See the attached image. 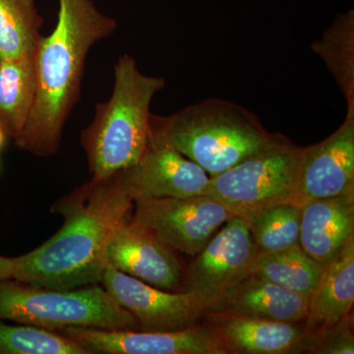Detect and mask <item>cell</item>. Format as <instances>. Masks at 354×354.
Instances as JSON below:
<instances>
[{"mask_svg":"<svg viewBox=\"0 0 354 354\" xmlns=\"http://www.w3.org/2000/svg\"><path fill=\"white\" fill-rule=\"evenodd\" d=\"M134 201L115 176L92 180L62 197L51 213L62 216L59 230L31 252L17 257L14 279L66 290L99 285L111 237L132 218Z\"/></svg>","mask_w":354,"mask_h":354,"instance_id":"cell-1","label":"cell"},{"mask_svg":"<svg viewBox=\"0 0 354 354\" xmlns=\"http://www.w3.org/2000/svg\"><path fill=\"white\" fill-rule=\"evenodd\" d=\"M58 20L35 50L36 97L16 147L50 157L59 149L62 131L80 100L86 58L92 46L115 32L118 23L93 0H58Z\"/></svg>","mask_w":354,"mask_h":354,"instance_id":"cell-2","label":"cell"},{"mask_svg":"<svg viewBox=\"0 0 354 354\" xmlns=\"http://www.w3.org/2000/svg\"><path fill=\"white\" fill-rule=\"evenodd\" d=\"M274 137L255 113L227 100L206 99L171 115L150 118V139L171 146L209 177L257 153Z\"/></svg>","mask_w":354,"mask_h":354,"instance_id":"cell-3","label":"cell"},{"mask_svg":"<svg viewBox=\"0 0 354 354\" xmlns=\"http://www.w3.org/2000/svg\"><path fill=\"white\" fill-rule=\"evenodd\" d=\"M165 86L162 77L147 76L136 60L121 55L114 66L113 94L95 104L81 144L92 180H106L139 162L150 137V106Z\"/></svg>","mask_w":354,"mask_h":354,"instance_id":"cell-4","label":"cell"},{"mask_svg":"<svg viewBox=\"0 0 354 354\" xmlns=\"http://www.w3.org/2000/svg\"><path fill=\"white\" fill-rule=\"evenodd\" d=\"M0 320L51 330L68 327L139 330L134 317L102 286L59 290L14 279L0 281Z\"/></svg>","mask_w":354,"mask_h":354,"instance_id":"cell-5","label":"cell"},{"mask_svg":"<svg viewBox=\"0 0 354 354\" xmlns=\"http://www.w3.org/2000/svg\"><path fill=\"white\" fill-rule=\"evenodd\" d=\"M304 148L281 134L264 148L218 176L209 177L205 196L244 221L270 207L297 205ZM298 206V205H297Z\"/></svg>","mask_w":354,"mask_h":354,"instance_id":"cell-6","label":"cell"},{"mask_svg":"<svg viewBox=\"0 0 354 354\" xmlns=\"http://www.w3.org/2000/svg\"><path fill=\"white\" fill-rule=\"evenodd\" d=\"M213 198H138L133 218L174 250L194 257L232 218Z\"/></svg>","mask_w":354,"mask_h":354,"instance_id":"cell-7","label":"cell"},{"mask_svg":"<svg viewBox=\"0 0 354 354\" xmlns=\"http://www.w3.org/2000/svg\"><path fill=\"white\" fill-rule=\"evenodd\" d=\"M101 283L111 297L127 310L138 330L165 332L199 325L208 309L192 290L172 292L160 290L106 265Z\"/></svg>","mask_w":354,"mask_h":354,"instance_id":"cell-8","label":"cell"},{"mask_svg":"<svg viewBox=\"0 0 354 354\" xmlns=\"http://www.w3.org/2000/svg\"><path fill=\"white\" fill-rule=\"evenodd\" d=\"M257 246L245 221L232 216L189 268L190 288L209 310L227 290L251 274Z\"/></svg>","mask_w":354,"mask_h":354,"instance_id":"cell-9","label":"cell"},{"mask_svg":"<svg viewBox=\"0 0 354 354\" xmlns=\"http://www.w3.org/2000/svg\"><path fill=\"white\" fill-rule=\"evenodd\" d=\"M57 332L91 354H227L220 335L209 325L165 332L88 327L64 328Z\"/></svg>","mask_w":354,"mask_h":354,"instance_id":"cell-10","label":"cell"},{"mask_svg":"<svg viewBox=\"0 0 354 354\" xmlns=\"http://www.w3.org/2000/svg\"><path fill=\"white\" fill-rule=\"evenodd\" d=\"M114 176L133 201L203 196L209 181V174L196 162L150 137L139 162Z\"/></svg>","mask_w":354,"mask_h":354,"instance_id":"cell-11","label":"cell"},{"mask_svg":"<svg viewBox=\"0 0 354 354\" xmlns=\"http://www.w3.org/2000/svg\"><path fill=\"white\" fill-rule=\"evenodd\" d=\"M354 194V111L328 138L304 148L297 205Z\"/></svg>","mask_w":354,"mask_h":354,"instance_id":"cell-12","label":"cell"},{"mask_svg":"<svg viewBox=\"0 0 354 354\" xmlns=\"http://www.w3.org/2000/svg\"><path fill=\"white\" fill-rule=\"evenodd\" d=\"M172 250L132 216L109 241L106 264L148 285L174 292L181 285L183 271Z\"/></svg>","mask_w":354,"mask_h":354,"instance_id":"cell-13","label":"cell"},{"mask_svg":"<svg viewBox=\"0 0 354 354\" xmlns=\"http://www.w3.org/2000/svg\"><path fill=\"white\" fill-rule=\"evenodd\" d=\"M353 239L354 194L302 205L298 243L312 259L329 265Z\"/></svg>","mask_w":354,"mask_h":354,"instance_id":"cell-14","label":"cell"},{"mask_svg":"<svg viewBox=\"0 0 354 354\" xmlns=\"http://www.w3.org/2000/svg\"><path fill=\"white\" fill-rule=\"evenodd\" d=\"M309 298L250 274L227 290L209 307V312L227 313L274 322H305Z\"/></svg>","mask_w":354,"mask_h":354,"instance_id":"cell-15","label":"cell"},{"mask_svg":"<svg viewBox=\"0 0 354 354\" xmlns=\"http://www.w3.org/2000/svg\"><path fill=\"white\" fill-rule=\"evenodd\" d=\"M206 317L209 325L220 335L227 353H297L307 333L304 322H274L209 311Z\"/></svg>","mask_w":354,"mask_h":354,"instance_id":"cell-16","label":"cell"},{"mask_svg":"<svg viewBox=\"0 0 354 354\" xmlns=\"http://www.w3.org/2000/svg\"><path fill=\"white\" fill-rule=\"evenodd\" d=\"M354 304V239L325 269L309 299L307 330L339 322Z\"/></svg>","mask_w":354,"mask_h":354,"instance_id":"cell-17","label":"cell"},{"mask_svg":"<svg viewBox=\"0 0 354 354\" xmlns=\"http://www.w3.org/2000/svg\"><path fill=\"white\" fill-rule=\"evenodd\" d=\"M34 55L2 60L0 68V125L14 141L29 120L36 97Z\"/></svg>","mask_w":354,"mask_h":354,"instance_id":"cell-18","label":"cell"},{"mask_svg":"<svg viewBox=\"0 0 354 354\" xmlns=\"http://www.w3.org/2000/svg\"><path fill=\"white\" fill-rule=\"evenodd\" d=\"M324 269L325 266L309 257L297 243L281 250H258L251 266V274L310 299Z\"/></svg>","mask_w":354,"mask_h":354,"instance_id":"cell-19","label":"cell"},{"mask_svg":"<svg viewBox=\"0 0 354 354\" xmlns=\"http://www.w3.org/2000/svg\"><path fill=\"white\" fill-rule=\"evenodd\" d=\"M312 50L322 58L348 104L354 111V11L339 14L334 23L314 41Z\"/></svg>","mask_w":354,"mask_h":354,"instance_id":"cell-20","label":"cell"},{"mask_svg":"<svg viewBox=\"0 0 354 354\" xmlns=\"http://www.w3.org/2000/svg\"><path fill=\"white\" fill-rule=\"evenodd\" d=\"M43 25L36 0H0L1 60L34 55Z\"/></svg>","mask_w":354,"mask_h":354,"instance_id":"cell-21","label":"cell"},{"mask_svg":"<svg viewBox=\"0 0 354 354\" xmlns=\"http://www.w3.org/2000/svg\"><path fill=\"white\" fill-rule=\"evenodd\" d=\"M301 207L279 204L251 216L246 221L259 251H277L298 243Z\"/></svg>","mask_w":354,"mask_h":354,"instance_id":"cell-22","label":"cell"},{"mask_svg":"<svg viewBox=\"0 0 354 354\" xmlns=\"http://www.w3.org/2000/svg\"><path fill=\"white\" fill-rule=\"evenodd\" d=\"M0 354H91L57 330L0 322Z\"/></svg>","mask_w":354,"mask_h":354,"instance_id":"cell-23","label":"cell"},{"mask_svg":"<svg viewBox=\"0 0 354 354\" xmlns=\"http://www.w3.org/2000/svg\"><path fill=\"white\" fill-rule=\"evenodd\" d=\"M349 315L339 322L321 326L315 332L307 330L299 344V351L320 354H353L354 339Z\"/></svg>","mask_w":354,"mask_h":354,"instance_id":"cell-24","label":"cell"},{"mask_svg":"<svg viewBox=\"0 0 354 354\" xmlns=\"http://www.w3.org/2000/svg\"><path fill=\"white\" fill-rule=\"evenodd\" d=\"M17 268V257L8 258L0 255V281L14 278Z\"/></svg>","mask_w":354,"mask_h":354,"instance_id":"cell-25","label":"cell"},{"mask_svg":"<svg viewBox=\"0 0 354 354\" xmlns=\"http://www.w3.org/2000/svg\"><path fill=\"white\" fill-rule=\"evenodd\" d=\"M7 137L8 136H7L6 130L0 125V150H1L2 147L6 144Z\"/></svg>","mask_w":354,"mask_h":354,"instance_id":"cell-26","label":"cell"},{"mask_svg":"<svg viewBox=\"0 0 354 354\" xmlns=\"http://www.w3.org/2000/svg\"><path fill=\"white\" fill-rule=\"evenodd\" d=\"M1 64H2V60H1V57H0V68H1Z\"/></svg>","mask_w":354,"mask_h":354,"instance_id":"cell-27","label":"cell"}]
</instances>
